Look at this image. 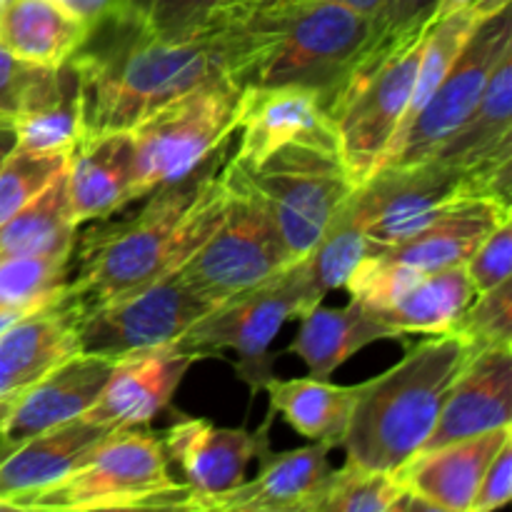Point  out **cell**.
Returning a JSON list of instances; mask_svg holds the SVG:
<instances>
[{
    "instance_id": "1",
    "label": "cell",
    "mask_w": 512,
    "mask_h": 512,
    "mask_svg": "<svg viewBox=\"0 0 512 512\" xmlns=\"http://www.w3.org/2000/svg\"><path fill=\"white\" fill-rule=\"evenodd\" d=\"M233 150L230 135L193 173L145 195L143 210L75 238L65 290L80 313L175 273L215 233L228 208Z\"/></svg>"
},
{
    "instance_id": "2",
    "label": "cell",
    "mask_w": 512,
    "mask_h": 512,
    "mask_svg": "<svg viewBox=\"0 0 512 512\" xmlns=\"http://www.w3.org/2000/svg\"><path fill=\"white\" fill-rule=\"evenodd\" d=\"M70 60L83 85V138L128 133L178 95L223 78V48L213 33L165 40L120 0L90 25Z\"/></svg>"
},
{
    "instance_id": "3",
    "label": "cell",
    "mask_w": 512,
    "mask_h": 512,
    "mask_svg": "<svg viewBox=\"0 0 512 512\" xmlns=\"http://www.w3.org/2000/svg\"><path fill=\"white\" fill-rule=\"evenodd\" d=\"M373 20L335 0H240L208 33L223 48V78L248 85H305L330 100L368 43Z\"/></svg>"
},
{
    "instance_id": "4",
    "label": "cell",
    "mask_w": 512,
    "mask_h": 512,
    "mask_svg": "<svg viewBox=\"0 0 512 512\" xmlns=\"http://www.w3.org/2000/svg\"><path fill=\"white\" fill-rule=\"evenodd\" d=\"M473 355L468 343L448 330L428 335L393 368L360 383L340 443L345 460L395 473L433 433L450 385Z\"/></svg>"
},
{
    "instance_id": "5",
    "label": "cell",
    "mask_w": 512,
    "mask_h": 512,
    "mask_svg": "<svg viewBox=\"0 0 512 512\" xmlns=\"http://www.w3.org/2000/svg\"><path fill=\"white\" fill-rule=\"evenodd\" d=\"M188 495L168 470L163 440L145 425L113 428L83 465L20 510H175Z\"/></svg>"
},
{
    "instance_id": "6",
    "label": "cell",
    "mask_w": 512,
    "mask_h": 512,
    "mask_svg": "<svg viewBox=\"0 0 512 512\" xmlns=\"http://www.w3.org/2000/svg\"><path fill=\"white\" fill-rule=\"evenodd\" d=\"M240 88L215 78L165 103L128 130L133 140L130 203L183 180L235 133Z\"/></svg>"
},
{
    "instance_id": "7",
    "label": "cell",
    "mask_w": 512,
    "mask_h": 512,
    "mask_svg": "<svg viewBox=\"0 0 512 512\" xmlns=\"http://www.w3.org/2000/svg\"><path fill=\"white\" fill-rule=\"evenodd\" d=\"M308 310L298 265L290 263L263 283L213 305L175 340L173 348L195 360L213 358L225 350L235 353V373L255 398L273 378L270 345L278 338L280 328Z\"/></svg>"
},
{
    "instance_id": "8",
    "label": "cell",
    "mask_w": 512,
    "mask_h": 512,
    "mask_svg": "<svg viewBox=\"0 0 512 512\" xmlns=\"http://www.w3.org/2000/svg\"><path fill=\"white\" fill-rule=\"evenodd\" d=\"M228 208L215 233L175 270L193 293L218 305L230 295L263 283L290 265L288 250L265 200L240 175L233 160L225 165Z\"/></svg>"
},
{
    "instance_id": "9",
    "label": "cell",
    "mask_w": 512,
    "mask_h": 512,
    "mask_svg": "<svg viewBox=\"0 0 512 512\" xmlns=\"http://www.w3.org/2000/svg\"><path fill=\"white\" fill-rule=\"evenodd\" d=\"M233 165L268 205L290 263L310 253L355 190L340 155L330 150L283 148L258 165Z\"/></svg>"
},
{
    "instance_id": "10",
    "label": "cell",
    "mask_w": 512,
    "mask_h": 512,
    "mask_svg": "<svg viewBox=\"0 0 512 512\" xmlns=\"http://www.w3.org/2000/svg\"><path fill=\"white\" fill-rule=\"evenodd\" d=\"M423 38L425 35H420L390 53L368 75L345 85L330 103V115L338 128L340 160L355 188L383 165L408 115Z\"/></svg>"
},
{
    "instance_id": "11",
    "label": "cell",
    "mask_w": 512,
    "mask_h": 512,
    "mask_svg": "<svg viewBox=\"0 0 512 512\" xmlns=\"http://www.w3.org/2000/svg\"><path fill=\"white\" fill-rule=\"evenodd\" d=\"M512 48L510 5L478 23L455 63L430 93L423 108L398 130L380 168H405L433 158L445 140L465 123L493 75L495 63ZM378 168V170H380Z\"/></svg>"
},
{
    "instance_id": "12",
    "label": "cell",
    "mask_w": 512,
    "mask_h": 512,
    "mask_svg": "<svg viewBox=\"0 0 512 512\" xmlns=\"http://www.w3.org/2000/svg\"><path fill=\"white\" fill-rule=\"evenodd\" d=\"M213 305L175 273L115 298L78 318V350L118 360L138 350L170 345Z\"/></svg>"
},
{
    "instance_id": "13",
    "label": "cell",
    "mask_w": 512,
    "mask_h": 512,
    "mask_svg": "<svg viewBox=\"0 0 512 512\" xmlns=\"http://www.w3.org/2000/svg\"><path fill=\"white\" fill-rule=\"evenodd\" d=\"M460 198L465 175L443 160L375 170L353 190L368 255L405 243Z\"/></svg>"
},
{
    "instance_id": "14",
    "label": "cell",
    "mask_w": 512,
    "mask_h": 512,
    "mask_svg": "<svg viewBox=\"0 0 512 512\" xmlns=\"http://www.w3.org/2000/svg\"><path fill=\"white\" fill-rule=\"evenodd\" d=\"M233 160L258 165L283 148H318L338 153V128L328 98L305 85L240 88Z\"/></svg>"
},
{
    "instance_id": "15",
    "label": "cell",
    "mask_w": 512,
    "mask_h": 512,
    "mask_svg": "<svg viewBox=\"0 0 512 512\" xmlns=\"http://www.w3.org/2000/svg\"><path fill=\"white\" fill-rule=\"evenodd\" d=\"M270 420L273 413L255 433L218 428L203 418H183L165 430L160 440L168 460H175L183 470L188 485L185 498H210L243 483L250 460L270 448Z\"/></svg>"
},
{
    "instance_id": "16",
    "label": "cell",
    "mask_w": 512,
    "mask_h": 512,
    "mask_svg": "<svg viewBox=\"0 0 512 512\" xmlns=\"http://www.w3.org/2000/svg\"><path fill=\"white\" fill-rule=\"evenodd\" d=\"M113 360L75 353L13 398L0 423V458L33 435L80 418L103 390Z\"/></svg>"
},
{
    "instance_id": "17",
    "label": "cell",
    "mask_w": 512,
    "mask_h": 512,
    "mask_svg": "<svg viewBox=\"0 0 512 512\" xmlns=\"http://www.w3.org/2000/svg\"><path fill=\"white\" fill-rule=\"evenodd\" d=\"M193 363L195 358L175 350L173 343L123 355L113 360L103 390L83 418L110 428L148 425L173 403Z\"/></svg>"
},
{
    "instance_id": "18",
    "label": "cell",
    "mask_w": 512,
    "mask_h": 512,
    "mask_svg": "<svg viewBox=\"0 0 512 512\" xmlns=\"http://www.w3.org/2000/svg\"><path fill=\"white\" fill-rule=\"evenodd\" d=\"M328 443L310 440V445L288 450V453H270L260 450L258 478L235 485L220 495L210 498H185L175 510H203V512H305L310 495L318 490L328 475Z\"/></svg>"
},
{
    "instance_id": "19",
    "label": "cell",
    "mask_w": 512,
    "mask_h": 512,
    "mask_svg": "<svg viewBox=\"0 0 512 512\" xmlns=\"http://www.w3.org/2000/svg\"><path fill=\"white\" fill-rule=\"evenodd\" d=\"M512 418V345H498L468 360L453 380L433 433L420 450L505 428ZM418 450V453H420Z\"/></svg>"
},
{
    "instance_id": "20",
    "label": "cell",
    "mask_w": 512,
    "mask_h": 512,
    "mask_svg": "<svg viewBox=\"0 0 512 512\" xmlns=\"http://www.w3.org/2000/svg\"><path fill=\"white\" fill-rule=\"evenodd\" d=\"M80 305L60 298L23 315L0 335V403H10L78 350Z\"/></svg>"
},
{
    "instance_id": "21",
    "label": "cell",
    "mask_w": 512,
    "mask_h": 512,
    "mask_svg": "<svg viewBox=\"0 0 512 512\" xmlns=\"http://www.w3.org/2000/svg\"><path fill=\"white\" fill-rule=\"evenodd\" d=\"M510 438L512 428L505 425L440 448L420 450L395 470V478L403 490L423 500L430 512H470L490 460Z\"/></svg>"
},
{
    "instance_id": "22",
    "label": "cell",
    "mask_w": 512,
    "mask_h": 512,
    "mask_svg": "<svg viewBox=\"0 0 512 512\" xmlns=\"http://www.w3.org/2000/svg\"><path fill=\"white\" fill-rule=\"evenodd\" d=\"M110 430V425L80 415L20 443L0 458V500L10 510H20L25 500L83 465Z\"/></svg>"
},
{
    "instance_id": "23",
    "label": "cell",
    "mask_w": 512,
    "mask_h": 512,
    "mask_svg": "<svg viewBox=\"0 0 512 512\" xmlns=\"http://www.w3.org/2000/svg\"><path fill=\"white\" fill-rule=\"evenodd\" d=\"M18 145L40 155H70L83 138V85L78 65L65 60L38 68L13 118Z\"/></svg>"
},
{
    "instance_id": "24",
    "label": "cell",
    "mask_w": 512,
    "mask_h": 512,
    "mask_svg": "<svg viewBox=\"0 0 512 512\" xmlns=\"http://www.w3.org/2000/svg\"><path fill=\"white\" fill-rule=\"evenodd\" d=\"M70 220L75 228L103 220L130 205L133 140L130 133L83 138L65 163Z\"/></svg>"
},
{
    "instance_id": "25",
    "label": "cell",
    "mask_w": 512,
    "mask_h": 512,
    "mask_svg": "<svg viewBox=\"0 0 512 512\" xmlns=\"http://www.w3.org/2000/svg\"><path fill=\"white\" fill-rule=\"evenodd\" d=\"M508 220H512L510 205L490 198H460L438 218L430 220L423 230H418L413 238L385 250L383 255L418 273H435L453 265H465L475 248L483 243L485 235Z\"/></svg>"
},
{
    "instance_id": "26",
    "label": "cell",
    "mask_w": 512,
    "mask_h": 512,
    "mask_svg": "<svg viewBox=\"0 0 512 512\" xmlns=\"http://www.w3.org/2000/svg\"><path fill=\"white\" fill-rule=\"evenodd\" d=\"M433 158L463 175L512 160V48L495 63L473 113Z\"/></svg>"
},
{
    "instance_id": "27",
    "label": "cell",
    "mask_w": 512,
    "mask_h": 512,
    "mask_svg": "<svg viewBox=\"0 0 512 512\" xmlns=\"http://www.w3.org/2000/svg\"><path fill=\"white\" fill-rule=\"evenodd\" d=\"M378 340H395L393 330L355 300L345 308L318 303L300 315V330L288 350L308 365L310 378L330 380L345 360Z\"/></svg>"
},
{
    "instance_id": "28",
    "label": "cell",
    "mask_w": 512,
    "mask_h": 512,
    "mask_svg": "<svg viewBox=\"0 0 512 512\" xmlns=\"http://www.w3.org/2000/svg\"><path fill=\"white\" fill-rule=\"evenodd\" d=\"M90 25L53 0H5L0 8V45L23 63L55 68L73 58Z\"/></svg>"
},
{
    "instance_id": "29",
    "label": "cell",
    "mask_w": 512,
    "mask_h": 512,
    "mask_svg": "<svg viewBox=\"0 0 512 512\" xmlns=\"http://www.w3.org/2000/svg\"><path fill=\"white\" fill-rule=\"evenodd\" d=\"M270 400V413L283 415L290 428L303 438L340 448L353 413L358 385H335L330 380L270 378L263 385Z\"/></svg>"
},
{
    "instance_id": "30",
    "label": "cell",
    "mask_w": 512,
    "mask_h": 512,
    "mask_svg": "<svg viewBox=\"0 0 512 512\" xmlns=\"http://www.w3.org/2000/svg\"><path fill=\"white\" fill-rule=\"evenodd\" d=\"M475 298L465 265L425 273L390 305L373 313L393 330L395 340L408 335L448 333L465 305Z\"/></svg>"
},
{
    "instance_id": "31",
    "label": "cell",
    "mask_w": 512,
    "mask_h": 512,
    "mask_svg": "<svg viewBox=\"0 0 512 512\" xmlns=\"http://www.w3.org/2000/svg\"><path fill=\"white\" fill-rule=\"evenodd\" d=\"M368 255L360 215L355 210L353 193L335 210L333 220L323 230L318 243L305 258L295 260L300 280L305 285V298L310 308L323 303L330 290L343 288L355 265Z\"/></svg>"
},
{
    "instance_id": "32",
    "label": "cell",
    "mask_w": 512,
    "mask_h": 512,
    "mask_svg": "<svg viewBox=\"0 0 512 512\" xmlns=\"http://www.w3.org/2000/svg\"><path fill=\"white\" fill-rule=\"evenodd\" d=\"M75 230L63 168L43 193L0 225V258L70 250L75 245Z\"/></svg>"
},
{
    "instance_id": "33",
    "label": "cell",
    "mask_w": 512,
    "mask_h": 512,
    "mask_svg": "<svg viewBox=\"0 0 512 512\" xmlns=\"http://www.w3.org/2000/svg\"><path fill=\"white\" fill-rule=\"evenodd\" d=\"M403 493L395 473L345 460L343 468L328 470L318 490L310 495L305 512H393Z\"/></svg>"
},
{
    "instance_id": "34",
    "label": "cell",
    "mask_w": 512,
    "mask_h": 512,
    "mask_svg": "<svg viewBox=\"0 0 512 512\" xmlns=\"http://www.w3.org/2000/svg\"><path fill=\"white\" fill-rule=\"evenodd\" d=\"M73 248L0 258V308L35 310L68 288Z\"/></svg>"
},
{
    "instance_id": "35",
    "label": "cell",
    "mask_w": 512,
    "mask_h": 512,
    "mask_svg": "<svg viewBox=\"0 0 512 512\" xmlns=\"http://www.w3.org/2000/svg\"><path fill=\"white\" fill-rule=\"evenodd\" d=\"M438 5L440 0H390L383 18L370 28L368 43H365L363 53L355 60L353 70H350L348 78H345L343 88L355 83V80H360L363 75H368L370 70H373L380 60L388 58L390 53H395V50H400L403 45L413 43L420 35H425V30H428L430 23L435 20ZM330 103H333V100H330Z\"/></svg>"
},
{
    "instance_id": "36",
    "label": "cell",
    "mask_w": 512,
    "mask_h": 512,
    "mask_svg": "<svg viewBox=\"0 0 512 512\" xmlns=\"http://www.w3.org/2000/svg\"><path fill=\"white\" fill-rule=\"evenodd\" d=\"M155 35L165 40H193L210 30L220 13L240 0H120Z\"/></svg>"
},
{
    "instance_id": "37",
    "label": "cell",
    "mask_w": 512,
    "mask_h": 512,
    "mask_svg": "<svg viewBox=\"0 0 512 512\" xmlns=\"http://www.w3.org/2000/svg\"><path fill=\"white\" fill-rule=\"evenodd\" d=\"M450 333L463 338L473 353L512 345V280L475 295L450 325Z\"/></svg>"
},
{
    "instance_id": "38",
    "label": "cell",
    "mask_w": 512,
    "mask_h": 512,
    "mask_svg": "<svg viewBox=\"0 0 512 512\" xmlns=\"http://www.w3.org/2000/svg\"><path fill=\"white\" fill-rule=\"evenodd\" d=\"M65 163L68 155H40L15 148L0 163V225L43 193Z\"/></svg>"
},
{
    "instance_id": "39",
    "label": "cell",
    "mask_w": 512,
    "mask_h": 512,
    "mask_svg": "<svg viewBox=\"0 0 512 512\" xmlns=\"http://www.w3.org/2000/svg\"><path fill=\"white\" fill-rule=\"evenodd\" d=\"M512 265V220L498 225L490 235H485L483 243L475 248L470 260L465 263L473 293L480 295L485 290L495 288L503 280L510 278Z\"/></svg>"
},
{
    "instance_id": "40",
    "label": "cell",
    "mask_w": 512,
    "mask_h": 512,
    "mask_svg": "<svg viewBox=\"0 0 512 512\" xmlns=\"http://www.w3.org/2000/svg\"><path fill=\"white\" fill-rule=\"evenodd\" d=\"M512 495V438L505 440L503 448L490 460L488 470L478 485L470 512H490L510 503Z\"/></svg>"
},
{
    "instance_id": "41",
    "label": "cell",
    "mask_w": 512,
    "mask_h": 512,
    "mask_svg": "<svg viewBox=\"0 0 512 512\" xmlns=\"http://www.w3.org/2000/svg\"><path fill=\"white\" fill-rule=\"evenodd\" d=\"M38 68L40 65H30L13 58V55L0 45V118H15L25 88H28V83L33 80L35 70Z\"/></svg>"
},
{
    "instance_id": "42",
    "label": "cell",
    "mask_w": 512,
    "mask_h": 512,
    "mask_svg": "<svg viewBox=\"0 0 512 512\" xmlns=\"http://www.w3.org/2000/svg\"><path fill=\"white\" fill-rule=\"evenodd\" d=\"M53 3L58 5V8H63L65 13L73 15V18L93 25L95 20L113 5V0H53Z\"/></svg>"
},
{
    "instance_id": "43",
    "label": "cell",
    "mask_w": 512,
    "mask_h": 512,
    "mask_svg": "<svg viewBox=\"0 0 512 512\" xmlns=\"http://www.w3.org/2000/svg\"><path fill=\"white\" fill-rule=\"evenodd\" d=\"M468 5H483L485 10H490V13H498L500 8L510 5V0H440L435 18H443V15L455 13V10L460 8H468Z\"/></svg>"
},
{
    "instance_id": "44",
    "label": "cell",
    "mask_w": 512,
    "mask_h": 512,
    "mask_svg": "<svg viewBox=\"0 0 512 512\" xmlns=\"http://www.w3.org/2000/svg\"><path fill=\"white\" fill-rule=\"evenodd\" d=\"M335 3H343V5H348V8L358 10V13L368 15L375 25L380 18H383L385 10H388L390 0H335ZM373 25H370V28H373Z\"/></svg>"
},
{
    "instance_id": "45",
    "label": "cell",
    "mask_w": 512,
    "mask_h": 512,
    "mask_svg": "<svg viewBox=\"0 0 512 512\" xmlns=\"http://www.w3.org/2000/svg\"><path fill=\"white\" fill-rule=\"evenodd\" d=\"M15 145H18V135H15L13 120L0 118V163L13 153Z\"/></svg>"
},
{
    "instance_id": "46",
    "label": "cell",
    "mask_w": 512,
    "mask_h": 512,
    "mask_svg": "<svg viewBox=\"0 0 512 512\" xmlns=\"http://www.w3.org/2000/svg\"><path fill=\"white\" fill-rule=\"evenodd\" d=\"M28 313H33V310H28V308H0V335H3L5 330L10 328V325L18 323V320L23 318V315H28Z\"/></svg>"
},
{
    "instance_id": "47",
    "label": "cell",
    "mask_w": 512,
    "mask_h": 512,
    "mask_svg": "<svg viewBox=\"0 0 512 512\" xmlns=\"http://www.w3.org/2000/svg\"><path fill=\"white\" fill-rule=\"evenodd\" d=\"M10 403H13V400H10ZM10 403H0V423H3V418H5V413H8Z\"/></svg>"
},
{
    "instance_id": "48",
    "label": "cell",
    "mask_w": 512,
    "mask_h": 512,
    "mask_svg": "<svg viewBox=\"0 0 512 512\" xmlns=\"http://www.w3.org/2000/svg\"><path fill=\"white\" fill-rule=\"evenodd\" d=\"M0 510H10V508H8V505H5V503H3V500H0Z\"/></svg>"
},
{
    "instance_id": "49",
    "label": "cell",
    "mask_w": 512,
    "mask_h": 512,
    "mask_svg": "<svg viewBox=\"0 0 512 512\" xmlns=\"http://www.w3.org/2000/svg\"><path fill=\"white\" fill-rule=\"evenodd\" d=\"M3 3H5V0H0V8H3Z\"/></svg>"
}]
</instances>
